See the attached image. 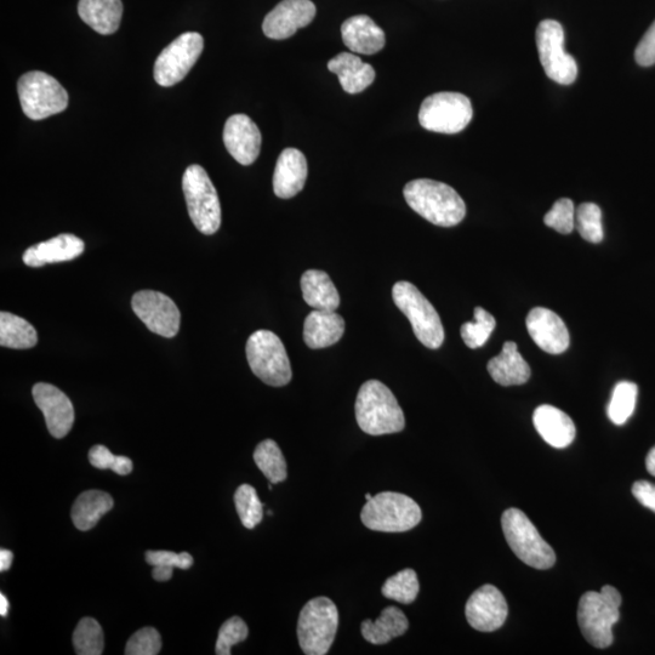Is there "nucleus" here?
<instances>
[{
    "mask_svg": "<svg viewBox=\"0 0 655 655\" xmlns=\"http://www.w3.org/2000/svg\"><path fill=\"white\" fill-rule=\"evenodd\" d=\"M403 195L415 213L436 226H457L465 218L466 205L463 198L453 187L443 182L413 180L404 187Z\"/></svg>",
    "mask_w": 655,
    "mask_h": 655,
    "instance_id": "1",
    "label": "nucleus"
},
{
    "mask_svg": "<svg viewBox=\"0 0 655 655\" xmlns=\"http://www.w3.org/2000/svg\"><path fill=\"white\" fill-rule=\"evenodd\" d=\"M355 412L358 426L370 436L397 434L406 426L400 403L379 380H369L361 386Z\"/></svg>",
    "mask_w": 655,
    "mask_h": 655,
    "instance_id": "2",
    "label": "nucleus"
},
{
    "mask_svg": "<svg viewBox=\"0 0 655 655\" xmlns=\"http://www.w3.org/2000/svg\"><path fill=\"white\" fill-rule=\"evenodd\" d=\"M622 596L611 585L601 592L588 591L580 598L578 624L585 640L596 648L612 645L613 626L619 622Z\"/></svg>",
    "mask_w": 655,
    "mask_h": 655,
    "instance_id": "3",
    "label": "nucleus"
},
{
    "mask_svg": "<svg viewBox=\"0 0 655 655\" xmlns=\"http://www.w3.org/2000/svg\"><path fill=\"white\" fill-rule=\"evenodd\" d=\"M361 518L364 526L372 531L403 533L418 526L423 512L408 495L384 492L367 501Z\"/></svg>",
    "mask_w": 655,
    "mask_h": 655,
    "instance_id": "4",
    "label": "nucleus"
},
{
    "mask_svg": "<svg viewBox=\"0 0 655 655\" xmlns=\"http://www.w3.org/2000/svg\"><path fill=\"white\" fill-rule=\"evenodd\" d=\"M501 527L511 550L523 563L535 569L554 567V549L541 538L537 527L524 512L518 509L506 510L501 517Z\"/></svg>",
    "mask_w": 655,
    "mask_h": 655,
    "instance_id": "5",
    "label": "nucleus"
},
{
    "mask_svg": "<svg viewBox=\"0 0 655 655\" xmlns=\"http://www.w3.org/2000/svg\"><path fill=\"white\" fill-rule=\"evenodd\" d=\"M392 298L412 324L420 343L432 350L440 349L444 341L440 315L420 290L412 283L397 282L392 288Z\"/></svg>",
    "mask_w": 655,
    "mask_h": 655,
    "instance_id": "6",
    "label": "nucleus"
},
{
    "mask_svg": "<svg viewBox=\"0 0 655 655\" xmlns=\"http://www.w3.org/2000/svg\"><path fill=\"white\" fill-rule=\"evenodd\" d=\"M182 190L189 215L199 232L214 235L221 226V205L218 192L201 165L193 164L182 178Z\"/></svg>",
    "mask_w": 655,
    "mask_h": 655,
    "instance_id": "7",
    "label": "nucleus"
},
{
    "mask_svg": "<svg viewBox=\"0 0 655 655\" xmlns=\"http://www.w3.org/2000/svg\"><path fill=\"white\" fill-rule=\"evenodd\" d=\"M339 626V612L327 597H316L301 609L298 620V639L307 655L329 652Z\"/></svg>",
    "mask_w": 655,
    "mask_h": 655,
    "instance_id": "8",
    "label": "nucleus"
},
{
    "mask_svg": "<svg viewBox=\"0 0 655 655\" xmlns=\"http://www.w3.org/2000/svg\"><path fill=\"white\" fill-rule=\"evenodd\" d=\"M247 360L256 377L267 385L282 387L292 380V367L286 347L270 330L261 329L250 335Z\"/></svg>",
    "mask_w": 655,
    "mask_h": 655,
    "instance_id": "9",
    "label": "nucleus"
},
{
    "mask_svg": "<svg viewBox=\"0 0 655 655\" xmlns=\"http://www.w3.org/2000/svg\"><path fill=\"white\" fill-rule=\"evenodd\" d=\"M20 104L32 121L59 115L68 106V94L54 77L41 71L25 73L17 83Z\"/></svg>",
    "mask_w": 655,
    "mask_h": 655,
    "instance_id": "10",
    "label": "nucleus"
},
{
    "mask_svg": "<svg viewBox=\"0 0 655 655\" xmlns=\"http://www.w3.org/2000/svg\"><path fill=\"white\" fill-rule=\"evenodd\" d=\"M474 117L471 101L460 93H437L421 104L419 122L426 130L440 134H458Z\"/></svg>",
    "mask_w": 655,
    "mask_h": 655,
    "instance_id": "11",
    "label": "nucleus"
},
{
    "mask_svg": "<svg viewBox=\"0 0 655 655\" xmlns=\"http://www.w3.org/2000/svg\"><path fill=\"white\" fill-rule=\"evenodd\" d=\"M535 38L546 76L558 84H573L578 77V65L573 56L566 53L565 31L560 22L541 21Z\"/></svg>",
    "mask_w": 655,
    "mask_h": 655,
    "instance_id": "12",
    "label": "nucleus"
},
{
    "mask_svg": "<svg viewBox=\"0 0 655 655\" xmlns=\"http://www.w3.org/2000/svg\"><path fill=\"white\" fill-rule=\"evenodd\" d=\"M204 39L197 32H186L176 38L158 56L153 70L155 81L161 87H173L184 81L191 68L201 58Z\"/></svg>",
    "mask_w": 655,
    "mask_h": 655,
    "instance_id": "13",
    "label": "nucleus"
},
{
    "mask_svg": "<svg viewBox=\"0 0 655 655\" xmlns=\"http://www.w3.org/2000/svg\"><path fill=\"white\" fill-rule=\"evenodd\" d=\"M131 306L150 332L163 338H174L179 333L180 311L169 296L155 290H141L134 294Z\"/></svg>",
    "mask_w": 655,
    "mask_h": 655,
    "instance_id": "14",
    "label": "nucleus"
},
{
    "mask_svg": "<svg viewBox=\"0 0 655 655\" xmlns=\"http://www.w3.org/2000/svg\"><path fill=\"white\" fill-rule=\"evenodd\" d=\"M467 622L477 631L493 632L501 628L508 618L509 607L505 597L493 585H483L466 603Z\"/></svg>",
    "mask_w": 655,
    "mask_h": 655,
    "instance_id": "15",
    "label": "nucleus"
},
{
    "mask_svg": "<svg viewBox=\"0 0 655 655\" xmlns=\"http://www.w3.org/2000/svg\"><path fill=\"white\" fill-rule=\"evenodd\" d=\"M316 11L311 0H283L266 15L262 31L267 38L283 41L293 37L300 28L309 26Z\"/></svg>",
    "mask_w": 655,
    "mask_h": 655,
    "instance_id": "16",
    "label": "nucleus"
},
{
    "mask_svg": "<svg viewBox=\"0 0 655 655\" xmlns=\"http://www.w3.org/2000/svg\"><path fill=\"white\" fill-rule=\"evenodd\" d=\"M33 400L44 414L50 435L64 438L74 424L73 404L64 392L50 384L39 383L33 386Z\"/></svg>",
    "mask_w": 655,
    "mask_h": 655,
    "instance_id": "17",
    "label": "nucleus"
},
{
    "mask_svg": "<svg viewBox=\"0 0 655 655\" xmlns=\"http://www.w3.org/2000/svg\"><path fill=\"white\" fill-rule=\"evenodd\" d=\"M527 329L535 344L551 355H561L569 347L566 323L554 311L535 307L527 316Z\"/></svg>",
    "mask_w": 655,
    "mask_h": 655,
    "instance_id": "18",
    "label": "nucleus"
},
{
    "mask_svg": "<svg viewBox=\"0 0 655 655\" xmlns=\"http://www.w3.org/2000/svg\"><path fill=\"white\" fill-rule=\"evenodd\" d=\"M261 133L252 118L235 115L227 119L224 144L239 164L250 165L258 159L261 150Z\"/></svg>",
    "mask_w": 655,
    "mask_h": 655,
    "instance_id": "19",
    "label": "nucleus"
},
{
    "mask_svg": "<svg viewBox=\"0 0 655 655\" xmlns=\"http://www.w3.org/2000/svg\"><path fill=\"white\" fill-rule=\"evenodd\" d=\"M309 167L304 153L296 148H286L277 159L273 175V191L282 199L293 198L303 191Z\"/></svg>",
    "mask_w": 655,
    "mask_h": 655,
    "instance_id": "20",
    "label": "nucleus"
},
{
    "mask_svg": "<svg viewBox=\"0 0 655 655\" xmlns=\"http://www.w3.org/2000/svg\"><path fill=\"white\" fill-rule=\"evenodd\" d=\"M84 242L77 236L64 233L47 242L28 248L24 254L25 265L42 267L48 264L71 261L84 253Z\"/></svg>",
    "mask_w": 655,
    "mask_h": 655,
    "instance_id": "21",
    "label": "nucleus"
},
{
    "mask_svg": "<svg viewBox=\"0 0 655 655\" xmlns=\"http://www.w3.org/2000/svg\"><path fill=\"white\" fill-rule=\"evenodd\" d=\"M341 36L346 47L356 54H377L386 44L385 32L367 15L346 20L341 26Z\"/></svg>",
    "mask_w": 655,
    "mask_h": 655,
    "instance_id": "22",
    "label": "nucleus"
},
{
    "mask_svg": "<svg viewBox=\"0 0 655 655\" xmlns=\"http://www.w3.org/2000/svg\"><path fill=\"white\" fill-rule=\"evenodd\" d=\"M533 423L539 435L554 448H567L574 441L575 425L565 412L549 404L535 409Z\"/></svg>",
    "mask_w": 655,
    "mask_h": 655,
    "instance_id": "23",
    "label": "nucleus"
},
{
    "mask_svg": "<svg viewBox=\"0 0 655 655\" xmlns=\"http://www.w3.org/2000/svg\"><path fill=\"white\" fill-rule=\"evenodd\" d=\"M344 333V318L336 311L315 310L306 317L304 341L310 349H326L339 343Z\"/></svg>",
    "mask_w": 655,
    "mask_h": 655,
    "instance_id": "24",
    "label": "nucleus"
},
{
    "mask_svg": "<svg viewBox=\"0 0 655 655\" xmlns=\"http://www.w3.org/2000/svg\"><path fill=\"white\" fill-rule=\"evenodd\" d=\"M487 368L495 383L501 386L526 384L532 374L514 341L505 343L499 355L488 362Z\"/></svg>",
    "mask_w": 655,
    "mask_h": 655,
    "instance_id": "25",
    "label": "nucleus"
},
{
    "mask_svg": "<svg viewBox=\"0 0 655 655\" xmlns=\"http://www.w3.org/2000/svg\"><path fill=\"white\" fill-rule=\"evenodd\" d=\"M328 70L339 77L341 87L349 94H360L375 81L372 65L364 64L355 54L340 53L328 62Z\"/></svg>",
    "mask_w": 655,
    "mask_h": 655,
    "instance_id": "26",
    "label": "nucleus"
},
{
    "mask_svg": "<svg viewBox=\"0 0 655 655\" xmlns=\"http://www.w3.org/2000/svg\"><path fill=\"white\" fill-rule=\"evenodd\" d=\"M78 14L102 36L116 33L123 17L122 0H79Z\"/></svg>",
    "mask_w": 655,
    "mask_h": 655,
    "instance_id": "27",
    "label": "nucleus"
},
{
    "mask_svg": "<svg viewBox=\"0 0 655 655\" xmlns=\"http://www.w3.org/2000/svg\"><path fill=\"white\" fill-rule=\"evenodd\" d=\"M301 290L305 303L315 310L336 311L340 305V295L327 272L306 271L301 277Z\"/></svg>",
    "mask_w": 655,
    "mask_h": 655,
    "instance_id": "28",
    "label": "nucleus"
},
{
    "mask_svg": "<svg viewBox=\"0 0 655 655\" xmlns=\"http://www.w3.org/2000/svg\"><path fill=\"white\" fill-rule=\"evenodd\" d=\"M408 628L406 614L393 606L386 607L375 622L364 620L361 626L364 639L373 645H385L406 634Z\"/></svg>",
    "mask_w": 655,
    "mask_h": 655,
    "instance_id": "29",
    "label": "nucleus"
},
{
    "mask_svg": "<svg viewBox=\"0 0 655 655\" xmlns=\"http://www.w3.org/2000/svg\"><path fill=\"white\" fill-rule=\"evenodd\" d=\"M115 501L110 494L101 491L84 492L73 504L71 517L74 526L79 531L87 532L93 529L102 516L113 509Z\"/></svg>",
    "mask_w": 655,
    "mask_h": 655,
    "instance_id": "30",
    "label": "nucleus"
},
{
    "mask_svg": "<svg viewBox=\"0 0 655 655\" xmlns=\"http://www.w3.org/2000/svg\"><path fill=\"white\" fill-rule=\"evenodd\" d=\"M38 343L36 329L13 313H0V345L14 350L32 349Z\"/></svg>",
    "mask_w": 655,
    "mask_h": 655,
    "instance_id": "31",
    "label": "nucleus"
},
{
    "mask_svg": "<svg viewBox=\"0 0 655 655\" xmlns=\"http://www.w3.org/2000/svg\"><path fill=\"white\" fill-rule=\"evenodd\" d=\"M256 466L271 483L287 480V463L278 444L272 440L262 441L254 452Z\"/></svg>",
    "mask_w": 655,
    "mask_h": 655,
    "instance_id": "32",
    "label": "nucleus"
},
{
    "mask_svg": "<svg viewBox=\"0 0 655 655\" xmlns=\"http://www.w3.org/2000/svg\"><path fill=\"white\" fill-rule=\"evenodd\" d=\"M639 395V387L630 381H620L615 385L611 402L608 404L609 420L615 425H624L634 414Z\"/></svg>",
    "mask_w": 655,
    "mask_h": 655,
    "instance_id": "33",
    "label": "nucleus"
},
{
    "mask_svg": "<svg viewBox=\"0 0 655 655\" xmlns=\"http://www.w3.org/2000/svg\"><path fill=\"white\" fill-rule=\"evenodd\" d=\"M73 646L79 655H100L104 653V632L93 618H84L73 634Z\"/></svg>",
    "mask_w": 655,
    "mask_h": 655,
    "instance_id": "34",
    "label": "nucleus"
},
{
    "mask_svg": "<svg viewBox=\"0 0 655 655\" xmlns=\"http://www.w3.org/2000/svg\"><path fill=\"white\" fill-rule=\"evenodd\" d=\"M419 589L417 573L413 569H404L387 579L381 591L386 598L409 605L417 600Z\"/></svg>",
    "mask_w": 655,
    "mask_h": 655,
    "instance_id": "35",
    "label": "nucleus"
},
{
    "mask_svg": "<svg viewBox=\"0 0 655 655\" xmlns=\"http://www.w3.org/2000/svg\"><path fill=\"white\" fill-rule=\"evenodd\" d=\"M474 316V322H466L460 329L461 338L470 349H478L486 344L497 326L495 318L482 307H476Z\"/></svg>",
    "mask_w": 655,
    "mask_h": 655,
    "instance_id": "36",
    "label": "nucleus"
},
{
    "mask_svg": "<svg viewBox=\"0 0 655 655\" xmlns=\"http://www.w3.org/2000/svg\"><path fill=\"white\" fill-rule=\"evenodd\" d=\"M236 510L244 527L253 529L264 517V505H262L255 488L249 484H242L235 494Z\"/></svg>",
    "mask_w": 655,
    "mask_h": 655,
    "instance_id": "37",
    "label": "nucleus"
},
{
    "mask_svg": "<svg viewBox=\"0 0 655 655\" xmlns=\"http://www.w3.org/2000/svg\"><path fill=\"white\" fill-rule=\"evenodd\" d=\"M575 229L585 241L601 243L603 241L601 208L595 203L580 204L575 210Z\"/></svg>",
    "mask_w": 655,
    "mask_h": 655,
    "instance_id": "38",
    "label": "nucleus"
},
{
    "mask_svg": "<svg viewBox=\"0 0 655 655\" xmlns=\"http://www.w3.org/2000/svg\"><path fill=\"white\" fill-rule=\"evenodd\" d=\"M249 629L244 620L233 617L222 624L218 641H216L215 653L218 655H230L233 646L247 640Z\"/></svg>",
    "mask_w": 655,
    "mask_h": 655,
    "instance_id": "39",
    "label": "nucleus"
},
{
    "mask_svg": "<svg viewBox=\"0 0 655 655\" xmlns=\"http://www.w3.org/2000/svg\"><path fill=\"white\" fill-rule=\"evenodd\" d=\"M544 222L546 226L562 233L569 235L575 229V208L572 199L561 198L545 215Z\"/></svg>",
    "mask_w": 655,
    "mask_h": 655,
    "instance_id": "40",
    "label": "nucleus"
},
{
    "mask_svg": "<svg viewBox=\"0 0 655 655\" xmlns=\"http://www.w3.org/2000/svg\"><path fill=\"white\" fill-rule=\"evenodd\" d=\"M162 649L161 635L155 628L136 631L125 647L127 655H157Z\"/></svg>",
    "mask_w": 655,
    "mask_h": 655,
    "instance_id": "41",
    "label": "nucleus"
},
{
    "mask_svg": "<svg viewBox=\"0 0 655 655\" xmlns=\"http://www.w3.org/2000/svg\"><path fill=\"white\" fill-rule=\"evenodd\" d=\"M146 562L152 567L165 566L179 569H190L193 566V557L189 552L176 554L172 551H147Z\"/></svg>",
    "mask_w": 655,
    "mask_h": 655,
    "instance_id": "42",
    "label": "nucleus"
},
{
    "mask_svg": "<svg viewBox=\"0 0 655 655\" xmlns=\"http://www.w3.org/2000/svg\"><path fill=\"white\" fill-rule=\"evenodd\" d=\"M635 59L642 67L655 65V21L637 45Z\"/></svg>",
    "mask_w": 655,
    "mask_h": 655,
    "instance_id": "43",
    "label": "nucleus"
},
{
    "mask_svg": "<svg viewBox=\"0 0 655 655\" xmlns=\"http://www.w3.org/2000/svg\"><path fill=\"white\" fill-rule=\"evenodd\" d=\"M90 464L96 469L117 471L121 455L112 454L105 446H95L89 452Z\"/></svg>",
    "mask_w": 655,
    "mask_h": 655,
    "instance_id": "44",
    "label": "nucleus"
},
{
    "mask_svg": "<svg viewBox=\"0 0 655 655\" xmlns=\"http://www.w3.org/2000/svg\"><path fill=\"white\" fill-rule=\"evenodd\" d=\"M632 494L641 505L655 512V484L648 481H637L632 486Z\"/></svg>",
    "mask_w": 655,
    "mask_h": 655,
    "instance_id": "45",
    "label": "nucleus"
},
{
    "mask_svg": "<svg viewBox=\"0 0 655 655\" xmlns=\"http://www.w3.org/2000/svg\"><path fill=\"white\" fill-rule=\"evenodd\" d=\"M174 568L165 566L153 567L152 575L157 582H168L173 578Z\"/></svg>",
    "mask_w": 655,
    "mask_h": 655,
    "instance_id": "46",
    "label": "nucleus"
},
{
    "mask_svg": "<svg viewBox=\"0 0 655 655\" xmlns=\"http://www.w3.org/2000/svg\"><path fill=\"white\" fill-rule=\"evenodd\" d=\"M14 554L9 550L0 551V572H7L13 563Z\"/></svg>",
    "mask_w": 655,
    "mask_h": 655,
    "instance_id": "47",
    "label": "nucleus"
},
{
    "mask_svg": "<svg viewBox=\"0 0 655 655\" xmlns=\"http://www.w3.org/2000/svg\"><path fill=\"white\" fill-rule=\"evenodd\" d=\"M646 466L649 474L655 477V447L647 455Z\"/></svg>",
    "mask_w": 655,
    "mask_h": 655,
    "instance_id": "48",
    "label": "nucleus"
},
{
    "mask_svg": "<svg viewBox=\"0 0 655 655\" xmlns=\"http://www.w3.org/2000/svg\"><path fill=\"white\" fill-rule=\"evenodd\" d=\"M9 612V601L4 594L0 595V615L7 617Z\"/></svg>",
    "mask_w": 655,
    "mask_h": 655,
    "instance_id": "49",
    "label": "nucleus"
},
{
    "mask_svg": "<svg viewBox=\"0 0 655 655\" xmlns=\"http://www.w3.org/2000/svg\"><path fill=\"white\" fill-rule=\"evenodd\" d=\"M372 498H373V497H372V494H369V493L366 494V500H367V501H369V500L372 499Z\"/></svg>",
    "mask_w": 655,
    "mask_h": 655,
    "instance_id": "50",
    "label": "nucleus"
}]
</instances>
